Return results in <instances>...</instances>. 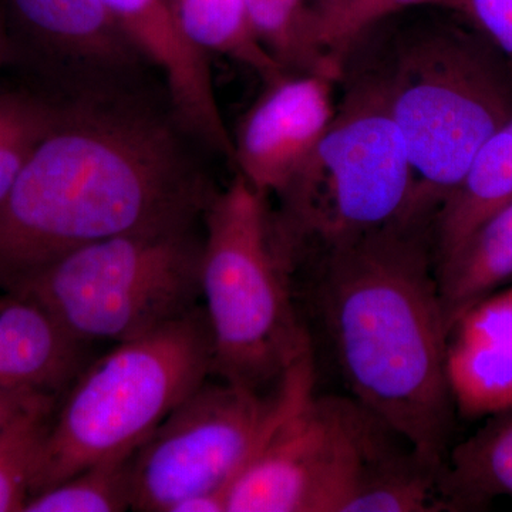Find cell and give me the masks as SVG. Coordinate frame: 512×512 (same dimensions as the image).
Returning <instances> with one entry per match:
<instances>
[{
  "instance_id": "obj_1",
  "label": "cell",
  "mask_w": 512,
  "mask_h": 512,
  "mask_svg": "<svg viewBox=\"0 0 512 512\" xmlns=\"http://www.w3.org/2000/svg\"><path fill=\"white\" fill-rule=\"evenodd\" d=\"M174 110L126 84L77 90L0 201V292L103 239L194 227L214 190Z\"/></svg>"
},
{
  "instance_id": "obj_2",
  "label": "cell",
  "mask_w": 512,
  "mask_h": 512,
  "mask_svg": "<svg viewBox=\"0 0 512 512\" xmlns=\"http://www.w3.org/2000/svg\"><path fill=\"white\" fill-rule=\"evenodd\" d=\"M434 217L406 215L323 249L318 305L356 402L440 474L456 407Z\"/></svg>"
},
{
  "instance_id": "obj_3",
  "label": "cell",
  "mask_w": 512,
  "mask_h": 512,
  "mask_svg": "<svg viewBox=\"0 0 512 512\" xmlns=\"http://www.w3.org/2000/svg\"><path fill=\"white\" fill-rule=\"evenodd\" d=\"M268 198L235 173L212 194L202 220L201 298L210 326L212 375L272 393L312 357L293 306L292 262L276 237Z\"/></svg>"
},
{
  "instance_id": "obj_4",
  "label": "cell",
  "mask_w": 512,
  "mask_h": 512,
  "mask_svg": "<svg viewBox=\"0 0 512 512\" xmlns=\"http://www.w3.org/2000/svg\"><path fill=\"white\" fill-rule=\"evenodd\" d=\"M384 76L416 175L409 212H437L512 119V64L473 26L424 19L396 37Z\"/></svg>"
},
{
  "instance_id": "obj_5",
  "label": "cell",
  "mask_w": 512,
  "mask_h": 512,
  "mask_svg": "<svg viewBox=\"0 0 512 512\" xmlns=\"http://www.w3.org/2000/svg\"><path fill=\"white\" fill-rule=\"evenodd\" d=\"M211 375V332L201 306L113 345L80 370L53 410L30 497L94 464L133 457Z\"/></svg>"
},
{
  "instance_id": "obj_6",
  "label": "cell",
  "mask_w": 512,
  "mask_h": 512,
  "mask_svg": "<svg viewBox=\"0 0 512 512\" xmlns=\"http://www.w3.org/2000/svg\"><path fill=\"white\" fill-rule=\"evenodd\" d=\"M414 191L386 76L363 70L350 76L328 130L278 198L279 244L293 264L309 242L323 251L406 217Z\"/></svg>"
},
{
  "instance_id": "obj_7",
  "label": "cell",
  "mask_w": 512,
  "mask_h": 512,
  "mask_svg": "<svg viewBox=\"0 0 512 512\" xmlns=\"http://www.w3.org/2000/svg\"><path fill=\"white\" fill-rule=\"evenodd\" d=\"M201 254L195 225L133 232L70 252L15 292L80 342L116 345L198 308Z\"/></svg>"
},
{
  "instance_id": "obj_8",
  "label": "cell",
  "mask_w": 512,
  "mask_h": 512,
  "mask_svg": "<svg viewBox=\"0 0 512 512\" xmlns=\"http://www.w3.org/2000/svg\"><path fill=\"white\" fill-rule=\"evenodd\" d=\"M387 430L356 400L316 396L308 363L228 488L227 512H348L370 468L392 450L383 440Z\"/></svg>"
},
{
  "instance_id": "obj_9",
  "label": "cell",
  "mask_w": 512,
  "mask_h": 512,
  "mask_svg": "<svg viewBox=\"0 0 512 512\" xmlns=\"http://www.w3.org/2000/svg\"><path fill=\"white\" fill-rule=\"evenodd\" d=\"M303 360L272 393L208 377L168 414L131 458L133 511L171 512L198 494L227 498L281 416Z\"/></svg>"
},
{
  "instance_id": "obj_10",
  "label": "cell",
  "mask_w": 512,
  "mask_h": 512,
  "mask_svg": "<svg viewBox=\"0 0 512 512\" xmlns=\"http://www.w3.org/2000/svg\"><path fill=\"white\" fill-rule=\"evenodd\" d=\"M0 25L73 92L124 84L144 62L103 0H0Z\"/></svg>"
},
{
  "instance_id": "obj_11",
  "label": "cell",
  "mask_w": 512,
  "mask_h": 512,
  "mask_svg": "<svg viewBox=\"0 0 512 512\" xmlns=\"http://www.w3.org/2000/svg\"><path fill=\"white\" fill-rule=\"evenodd\" d=\"M333 83L322 74H284L252 104L234 137V168L266 198L281 197L335 116Z\"/></svg>"
},
{
  "instance_id": "obj_12",
  "label": "cell",
  "mask_w": 512,
  "mask_h": 512,
  "mask_svg": "<svg viewBox=\"0 0 512 512\" xmlns=\"http://www.w3.org/2000/svg\"><path fill=\"white\" fill-rule=\"evenodd\" d=\"M446 370L461 416L476 419L512 407V284L448 326Z\"/></svg>"
},
{
  "instance_id": "obj_13",
  "label": "cell",
  "mask_w": 512,
  "mask_h": 512,
  "mask_svg": "<svg viewBox=\"0 0 512 512\" xmlns=\"http://www.w3.org/2000/svg\"><path fill=\"white\" fill-rule=\"evenodd\" d=\"M87 346L33 299L0 292V386L59 396L89 363Z\"/></svg>"
},
{
  "instance_id": "obj_14",
  "label": "cell",
  "mask_w": 512,
  "mask_h": 512,
  "mask_svg": "<svg viewBox=\"0 0 512 512\" xmlns=\"http://www.w3.org/2000/svg\"><path fill=\"white\" fill-rule=\"evenodd\" d=\"M512 200V119L478 148L433 222L436 265L498 208Z\"/></svg>"
},
{
  "instance_id": "obj_15",
  "label": "cell",
  "mask_w": 512,
  "mask_h": 512,
  "mask_svg": "<svg viewBox=\"0 0 512 512\" xmlns=\"http://www.w3.org/2000/svg\"><path fill=\"white\" fill-rule=\"evenodd\" d=\"M447 328L468 308L512 281V200L498 208L436 265Z\"/></svg>"
},
{
  "instance_id": "obj_16",
  "label": "cell",
  "mask_w": 512,
  "mask_h": 512,
  "mask_svg": "<svg viewBox=\"0 0 512 512\" xmlns=\"http://www.w3.org/2000/svg\"><path fill=\"white\" fill-rule=\"evenodd\" d=\"M484 426L447 453L439 490L447 510L485 507L512 498V407L487 416Z\"/></svg>"
},
{
  "instance_id": "obj_17",
  "label": "cell",
  "mask_w": 512,
  "mask_h": 512,
  "mask_svg": "<svg viewBox=\"0 0 512 512\" xmlns=\"http://www.w3.org/2000/svg\"><path fill=\"white\" fill-rule=\"evenodd\" d=\"M259 42L288 74L342 80L343 63L325 43V19L312 0H245Z\"/></svg>"
},
{
  "instance_id": "obj_18",
  "label": "cell",
  "mask_w": 512,
  "mask_h": 512,
  "mask_svg": "<svg viewBox=\"0 0 512 512\" xmlns=\"http://www.w3.org/2000/svg\"><path fill=\"white\" fill-rule=\"evenodd\" d=\"M168 5L184 35L207 55L229 57L266 83L288 74L259 42L245 0H168Z\"/></svg>"
},
{
  "instance_id": "obj_19",
  "label": "cell",
  "mask_w": 512,
  "mask_h": 512,
  "mask_svg": "<svg viewBox=\"0 0 512 512\" xmlns=\"http://www.w3.org/2000/svg\"><path fill=\"white\" fill-rule=\"evenodd\" d=\"M131 458L84 468L26 501L23 512H120L133 508Z\"/></svg>"
},
{
  "instance_id": "obj_20",
  "label": "cell",
  "mask_w": 512,
  "mask_h": 512,
  "mask_svg": "<svg viewBox=\"0 0 512 512\" xmlns=\"http://www.w3.org/2000/svg\"><path fill=\"white\" fill-rule=\"evenodd\" d=\"M57 107L59 100L25 90L0 92V201L49 131Z\"/></svg>"
},
{
  "instance_id": "obj_21",
  "label": "cell",
  "mask_w": 512,
  "mask_h": 512,
  "mask_svg": "<svg viewBox=\"0 0 512 512\" xmlns=\"http://www.w3.org/2000/svg\"><path fill=\"white\" fill-rule=\"evenodd\" d=\"M53 410L26 414L0 433V512L25 508Z\"/></svg>"
},
{
  "instance_id": "obj_22",
  "label": "cell",
  "mask_w": 512,
  "mask_h": 512,
  "mask_svg": "<svg viewBox=\"0 0 512 512\" xmlns=\"http://www.w3.org/2000/svg\"><path fill=\"white\" fill-rule=\"evenodd\" d=\"M440 3L441 0H350L342 15L326 28V46L336 59L345 63L357 40L379 23L416 6Z\"/></svg>"
},
{
  "instance_id": "obj_23",
  "label": "cell",
  "mask_w": 512,
  "mask_h": 512,
  "mask_svg": "<svg viewBox=\"0 0 512 512\" xmlns=\"http://www.w3.org/2000/svg\"><path fill=\"white\" fill-rule=\"evenodd\" d=\"M439 6L463 16L512 64V0H441Z\"/></svg>"
},
{
  "instance_id": "obj_24",
  "label": "cell",
  "mask_w": 512,
  "mask_h": 512,
  "mask_svg": "<svg viewBox=\"0 0 512 512\" xmlns=\"http://www.w3.org/2000/svg\"><path fill=\"white\" fill-rule=\"evenodd\" d=\"M349 2L350 0H312L315 8L319 10L320 15L325 19V32L330 23L335 22L342 15Z\"/></svg>"
},
{
  "instance_id": "obj_25",
  "label": "cell",
  "mask_w": 512,
  "mask_h": 512,
  "mask_svg": "<svg viewBox=\"0 0 512 512\" xmlns=\"http://www.w3.org/2000/svg\"><path fill=\"white\" fill-rule=\"evenodd\" d=\"M8 55V47H6L5 33H3L2 25H0V63L3 62Z\"/></svg>"
}]
</instances>
